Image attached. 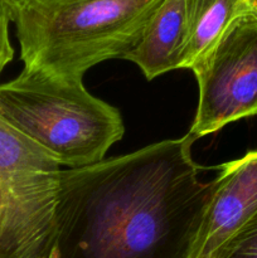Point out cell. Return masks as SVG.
Returning a JSON list of instances; mask_svg holds the SVG:
<instances>
[{
	"mask_svg": "<svg viewBox=\"0 0 257 258\" xmlns=\"http://www.w3.org/2000/svg\"><path fill=\"white\" fill-rule=\"evenodd\" d=\"M62 169L0 113V258H49Z\"/></svg>",
	"mask_w": 257,
	"mask_h": 258,
	"instance_id": "cell-4",
	"label": "cell"
},
{
	"mask_svg": "<svg viewBox=\"0 0 257 258\" xmlns=\"http://www.w3.org/2000/svg\"><path fill=\"white\" fill-rule=\"evenodd\" d=\"M185 9L183 68L186 70H190L238 15L251 10L247 0H185Z\"/></svg>",
	"mask_w": 257,
	"mask_h": 258,
	"instance_id": "cell-8",
	"label": "cell"
},
{
	"mask_svg": "<svg viewBox=\"0 0 257 258\" xmlns=\"http://www.w3.org/2000/svg\"><path fill=\"white\" fill-rule=\"evenodd\" d=\"M0 113L68 169L105 160L125 133L120 111L91 95L82 80L42 72L23 70L0 85Z\"/></svg>",
	"mask_w": 257,
	"mask_h": 258,
	"instance_id": "cell-3",
	"label": "cell"
},
{
	"mask_svg": "<svg viewBox=\"0 0 257 258\" xmlns=\"http://www.w3.org/2000/svg\"><path fill=\"white\" fill-rule=\"evenodd\" d=\"M202 218L191 258H213L257 214V151L219 166Z\"/></svg>",
	"mask_w": 257,
	"mask_h": 258,
	"instance_id": "cell-6",
	"label": "cell"
},
{
	"mask_svg": "<svg viewBox=\"0 0 257 258\" xmlns=\"http://www.w3.org/2000/svg\"><path fill=\"white\" fill-rule=\"evenodd\" d=\"M10 22H13L12 9L4 0H0V75L14 57V49L9 38Z\"/></svg>",
	"mask_w": 257,
	"mask_h": 258,
	"instance_id": "cell-10",
	"label": "cell"
},
{
	"mask_svg": "<svg viewBox=\"0 0 257 258\" xmlns=\"http://www.w3.org/2000/svg\"><path fill=\"white\" fill-rule=\"evenodd\" d=\"M213 258H257V214L224 242Z\"/></svg>",
	"mask_w": 257,
	"mask_h": 258,
	"instance_id": "cell-9",
	"label": "cell"
},
{
	"mask_svg": "<svg viewBox=\"0 0 257 258\" xmlns=\"http://www.w3.org/2000/svg\"><path fill=\"white\" fill-rule=\"evenodd\" d=\"M4 2L9 5V8L12 9V14H13V13L15 12V9H17V8L19 7V5L22 4L24 0H4Z\"/></svg>",
	"mask_w": 257,
	"mask_h": 258,
	"instance_id": "cell-11",
	"label": "cell"
},
{
	"mask_svg": "<svg viewBox=\"0 0 257 258\" xmlns=\"http://www.w3.org/2000/svg\"><path fill=\"white\" fill-rule=\"evenodd\" d=\"M194 141L186 134L62 170L58 258H191L214 186L199 179Z\"/></svg>",
	"mask_w": 257,
	"mask_h": 258,
	"instance_id": "cell-1",
	"label": "cell"
},
{
	"mask_svg": "<svg viewBox=\"0 0 257 258\" xmlns=\"http://www.w3.org/2000/svg\"><path fill=\"white\" fill-rule=\"evenodd\" d=\"M186 44L185 0H163L140 42L123 59L134 62L149 81L183 68Z\"/></svg>",
	"mask_w": 257,
	"mask_h": 258,
	"instance_id": "cell-7",
	"label": "cell"
},
{
	"mask_svg": "<svg viewBox=\"0 0 257 258\" xmlns=\"http://www.w3.org/2000/svg\"><path fill=\"white\" fill-rule=\"evenodd\" d=\"M163 0H24L13 13L25 71L82 80L138 45Z\"/></svg>",
	"mask_w": 257,
	"mask_h": 258,
	"instance_id": "cell-2",
	"label": "cell"
},
{
	"mask_svg": "<svg viewBox=\"0 0 257 258\" xmlns=\"http://www.w3.org/2000/svg\"><path fill=\"white\" fill-rule=\"evenodd\" d=\"M49 258H58V253H57V249H53L52 253L49 254Z\"/></svg>",
	"mask_w": 257,
	"mask_h": 258,
	"instance_id": "cell-13",
	"label": "cell"
},
{
	"mask_svg": "<svg viewBox=\"0 0 257 258\" xmlns=\"http://www.w3.org/2000/svg\"><path fill=\"white\" fill-rule=\"evenodd\" d=\"M199 101L189 135L217 133L228 123L257 115V13L238 15L191 66Z\"/></svg>",
	"mask_w": 257,
	"mask_h": 258,
	"instance_id": "cell-5",
	"label": "cell"
},
{
	"mask_svg": "<svg viewBox=\"0 0 257 258\" xmlns=\"http://www.w3.org/2000/svg\"><path fill=\"white\" fill-rule=\"evenodd\" d=\"M247 4L252 12L257 13V0H247Z\"/></svg>",
	"mask_w": 257,
	"mask_h": 258,
	"instance_id": "cell-12",
	"label": "cell"
}]
</instances>
